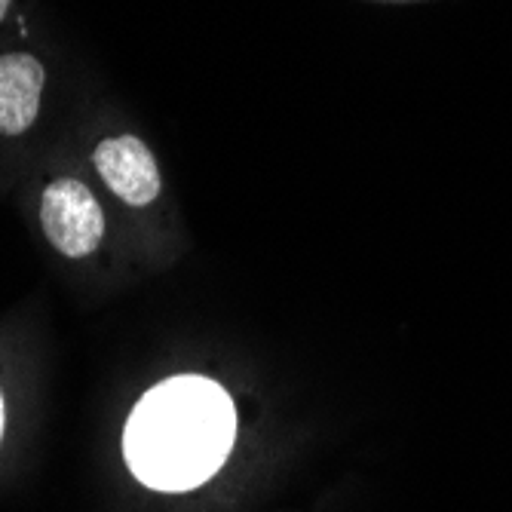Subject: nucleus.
<instances>
[{
	"label": "nucleus",
	"instance_id": "obj_2",
	"mask_svg": "<svg viewBox=\"0 0 512 512\" xmlns=\"http://www.w3.org/2000/svg\"><path fill=\"white\" fill-rule=\"evenodd\" d=\"M40 227L65 258H89L105 240V209L77 175H56L40 191Z\"/></svg>",
	"mask_w": 512,
	"mask_h": 512
},
{
	"label": "nucleus",
	"instance_id": "obj_4",
	"mask_svg": "<svg viewBox=\"0 0 512 512\" xmlns=\"http://www.w3.org/2000/svg\"><path fill=\"white\" fill-rule=\"evenodd\" d=\"M46 83L50 74L40 56L28 50L0 53V138H22L37 126Z\"/></svg>",
	"mask_w": 512,
	"mask_h": 512
},
{
	"label": "nucleus",
	"instance_id": "obj_1",
	"mask_svg": "<svg viewBox=\"0 0 512 512\" xmlns=\"http://www.w3.org/2000/svg\"><path fill=\"white\" fill-rule=\"evenodd\" d=\"M237 408L209 378L181 375L148 390L132 408L123 457L154 491H191L209 482L234 448Z\"/></svg>",
	"mask_w": 512,
	"mask_h": 512
},
{
	"label": "nucleus",
	"instance_id": "obj_3",
	"mask_svg": "<svg viewBox=\"0 0 512 512\" xmlns=\"http://www.w3.org/2000/svg\"><path fill=\"white\" fill-rule=\"evenodd\" d=\"M89 163L105 188L132 209L154 206L163 194V175L145 138L132 132H111L96 138L89 148Z\"/></svg>",
	"mask_w": 512,
	"mask_h": 512
},
{
	"label": "nucleus",
	"instance_id": "obj_5",
	"mask_svg": "<svg viewBox=\"0 0 512 512\" xmlns=\"http://www.w3.org/2000/svg\"><path fill=\"white\" fill-rule=\"evenodd\" d=\"M0 439H4V396H0Z\"/></svg>",
	"mask_w": 512,
	"mask_h": 512
}]
</instances>
